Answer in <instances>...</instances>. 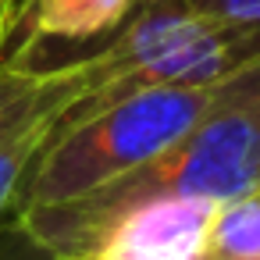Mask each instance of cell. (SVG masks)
I'll list each match as a JSON object with an SVG mask.
<instances>
[{
	"label": "cell",
	"mask_w": 260,
	"mask_h": 260,
	"mask_svg": "<svg viewBox=\"0 0 260 260\" xmlns=\"http://www.w3.org/2000/svg\"><path fill=\"white\" fill-rule=\"evenodd\" d=\"M86 89H93L89 57L47 72L0 64V146L15 139L22 128H29L32 121H40L43 114L64 111Z\"/></svg>",
	"instance_id": "cell-4"
},
{
	"label": "cell",
	"mask_w": 260,
	"mask_h": 260,
	"mask_svg": "<svg viewBox=\"0 0 260 260\" xmlns=\"http://www.w3.org/2000/svg\"><path fill=\"white\" fill-rule=\"evenodd\" d=\"M214 200H160L107 221L75 260H203Z\"/></svg>",
	"instance_id": "cell-3"
},
{
	"label": "cell",
	"mask_w": 260,
	"mask_h": 260,
	"mask_svg": "<svg viewBox=\"0 0 260 260\" xmlns=\"http://www.w3.org/2000/svg\"><path fill=\"white\" fill-rule=\"evenodd\" d=\"M192 15L224 29H260V0H185Z\"/></svg>",
	"instance_id": "cell-8"
},
{
	"label": "cell",
	"mask_w": 260,
	"mask_h": 260,
	"mask_svg": "<svg viewBox=\"0 0 260 260\" xmlns=\"http://www.w3.org/2000/svg\"><path fill=\"white\" fill-rule=\"evenodd\" d=\"M260 185V61L232 75L203 118L118 178L43 207L18 210L0 260H75L118 214L160 200H235Z\"/></svg>",
	"instance_id": "cell-1"
},
{
	"label": "cell",
	"mask_w": 260,
	"mask_h": 260,
	"mask_svg": "<svg viewBox=\"0 0 260 260\" xmlns=\"http://www.w3.org/2000/svg\"><path fill=\"white\" fill-rule=\"evenodd\" d=\"M18 18H22L18 0H0V54H4V43H8V36L15 32Z\"/></svg>",
	"instance_id": "cell-9"
},
{
	"label": "cell",
	"mask_w": 260,
	"mask_h": 260,
	"mask_svg": "<svg viewBox=\"0 0 260 260\" xmlns=\"http://www.w3.org/2000/svg\"><path fill=\"white\" fill-rule=\"evenodd\" d=\"M32 36L25 43L89 47V54L121 25L132 0H29Z\"/></svg>",
	"instance_id": "cell-5"
},
{
	"label": "cell",
	"mask_w": 260,
	"mask_h": 260,
	"mask_svg": "<svg viewBox=\"0 0 260 260\" xmlns=\"http://www.w3.org/2000/svg\"><path fill=\"white\" fill-rule=\"evenodd\" d=\"M203 260H260V185L217 203Z\"/></svg>",
	"instance_id": "cell-6"
},
{
	"label": "cell",
	"mask_w": 260,
	"mask_h": 260,
	"mask_svg": "<svg viewBox=\"0 0 260 260\" xmlns=\"http://www.w3.org/2000/svg\"><path fill=\"white\" fill-rule=\"evenodd\" d=\"M57 114L61 111L43 114L40 121H32L29 128H22L15 139H8L4 146H0V228L18 214L22 189H25V175L36 164V157L43 153V146H47V139L54 132Z\"/></svg>",
	"instance_id": "cell-7"
},
{
	"label": "cell",
	"mask_w": 260,
	"mask_h": 260,
	"mask_svg": "<svg viewBox=\"0 0 260 260\" xmlns=\"http://www.w3.org/2000/svg\"><path fill=\"white\" fill-rule=\"evenodd\" d=\"M224 82L228 79L210 86L143 89L72 128H54L43 153L25 175L18 210L82 196L118 178L121 171H132L136 164L150 160L203 118Z\"/></svg>",
	"instance_id": "cell-2"
}]
</instances>
